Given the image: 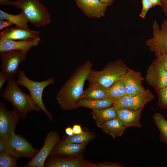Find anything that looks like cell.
Segmentation results:
<instances>
[{"instance_id":"obj_1","label":"cell","mask_w":167,"mask_h":167,"mask_svg":"<svg viewBox=\"0 0 167 167\" xmlns=\"http://www.w3.org/2000/svg\"><path fill=\"white\" fill-rule=\"evenodd\" d=\"M92 66L89 61L79 66L62 86L56 99L62 109L71 110L76 108V104L84 92L85 82Z\"/></svg>"},{"instance_id":"obj_2","label":"cell","mask_w":167,"mask_h":167,"mask_svg":"<svg viewBox=\"0 0 167 167\" xmlns=\"http://www.w3.org/2000/svg\"><path fill=\"white\" fill-rule=\"evenodd\" d=\"M5 88L0 92L1 97L10 102L20 118L24 119L27 114L32 111L40 110L30 94L23 92L14 78L8 80Z\"/></svg>"},{"instance_id":"obj_3","label":"cell","mask_w":167,"mask_h":167,"mask_svg":"<svg viewBox=\"0 0 167 167\" xmlns=\"http://www.w3.org/2000/svg\"><path fill=\"white\" fill-rule=\"evenodd\" d=\"M130 70L121 59L109 63L101 70H91L87 80L89 85L96 84L108 89Z\"/></svg>"},{"instance_id":"obj_4","label":"cell","mask_w":167,"mask_h":167,"mask_svg":"<svg viewBox=\"0 0 167 167\" xmlns=\"http://www.w3.org/2000/svg\"><path fill=\"white\" fill-rule=\"evenodd\" d=\"M9 5L20 9L29 22L40 27L50 24L51 20L47 8L40 0H17L10 1Z\"/></svg>"},{"instance_id":"obj_5","label":"cell","mask_w":167,"mask_h":167,"mask_svg":"<svg viewBox=\"0 0 167 167\" xmlns=\"http://www.w3.org/2000/svg\"><path fill=\"white\" fill-rule=\"evenodd\" d=\"M16 81L19 85H21L28 89L33 100L50 121L52 117L46 109L43 102L42 96L44 89L47 86L53 84L54 79L50 78L41 81H36L30 79L25 74L24 71L19 70Z\"/></svg>"},{"instance_id":"obj_6","label":"cell","mask_w":167,"mask_h":167,"mask_svg":"<svg viewBox=\"0 0 167 167\" xmlns=\"http://www.w3.org/2000/svg\"><path fill=\"white\" fill-rule=\"evenodd\" d=\"M27 53L18 50L0 52L1 60L0 73V89L5 82L14 78L19 72L20 64L25 59Z\"/></svg>"},{"instance_id":"obj_7","label":"cell","mask_w":167,"mask_h":167,"mask_svg":"<svg viewBox=\"0 0 167 167\" xmlns=\"http://www.w3.org/2000/svg\"><path fill=\"white\" fill-rule=\"evenodd\" d=\"M152 29V37L147 40L146 45L156 57L167 54V20L164 19L160 26L154 20Z\"/></svg>"},{"instance_id":"obj_8","label":"cell","mask_w":167,"mask_h":167,"mask_svg":"<svg viewBox=\"0 0 167 167\" xmlns=\"http://www.w3.org/2000/svg\"><path fill=\"white\" fill-rule=\"evenodd\" d=\"M7 152L16 158L26 157L32 159L38 150L23 136L13 132L8 139Z\"/></svg>"},{"instance_id":"obj_9","label":"cell","mask_w":167,"mask_h":167,"mask_svg":"<svg viewBox=\"0 0 167 167\" xmlns=\"http://www.w3.org/2000/svg\"><path fill=\"white\" fill-rule=\"evenodd\" d=\"M154 95L148 89L134 96L126 95L113 103L112 106L116 110L127 108L134 110L142 109L144 105L151 101Z\"/></svg>"},{"instance_id":"obj_10","label":"cell","mask_w":167,"mask_h":167,"mask_svg":"<svg viewBox=\"0 0 167 167\" xmlns=\"http://www.w3.org/2000/svg\"><path fill=\"white\" fill-rule=\"evenodd\" d=\"M59 139L58 134L54 131L46 135L43 147L24 167H43L45 161Z\"/></svg>"},{"instance_id":"obj_11","label":"cell","mask_w":167,"mask_h":167,"mask_svg":"<svg viewBox=\"0 0 167 167\" xmlns=\"http://www.w3.org/2000/svg\"><path fill=\"white\" fill-rule=\"evenodd\" d=\"M20 118L13 110L10 111L5 108L4 104L0 105V137L8 139L15 130Z\"/></svg>"},{"instance_id":"obj_12","label":"cell","mask_w":167,"mask_h":167,"mask_svg":"<svg viewBox=\"0 0 167 167\" xmlns=\"http://www.w3.org/2000/svg\"><path fill=\"white\" fill-rule=\"evenodd\" d=\"M146 79L157 92L167 86V71L152 63L148 68Z\"/></svg>"},{"instance_id":"obj_13","label":"cell","mask_w":167,"mask_h":167,"mask_svg":"<svg viewBox=\"0 0 167 167\" xmlns=\"http://www.w3.org/2000/svg\"><path fill=\"white\" fill-rule=\"evenodd\" d=\"M78 6L89 18L103 17L108 5L99 0H75Z\"/></svg>"},{"instance_id":"obj_14","label":"cell","mask_w":167,"mask_h":167,"mask_svg":"<svg viewBox=\"0 0 167 167\" xmlns=\"http://www.w3.org/2000/svg\"><path fill=\"white\" fill-rule=\"evenodd\" d=\"M126 95L134 96L144 91L142 83L144 79L141 73L130 69L123 76Z\"/></svg>"},{"instance_id":"obj_15","label":"cell","mask_w":167,"mask_h":167,"mask_svg":"<svg viewBox=\"0 0 167 167\" xmlns=\"http://www.w3.org/2000/svg\"><path fill=\"white\" fill-rule=\"evenodd\" d=\"M40 32L17 27L7 28L0 33V40H25L39 37Z\"/></svg>"},{"instance_id":"obj_16","label":"cell","mask_w":167,"mask_h":167,"mask_svg":"<svg viewBox=\"0 0 167 167\" xmlns=\"http://www.w3.org/2000/svg\"><path fill=\"white\" fill-rule=\"evenodd\" d=\"M40 41V37L25 40H0V52L11 50H18L28 53L32 47L38 45Z\"/></svg>"},{"instance_id":"obj_17","label":"cell","mask_w":167,"mask_h":167,"mask_svg":"<svg viewBox=\"0 0 167 167\" xmlns=\"http://www.w3.org/2000/svg\"><path fill=\"white\" fill-rule=\"evenodd\" d=\"M142 109L134 110L127 108L117 110V118L126 128L130 127H141L140 122Z\"/></svg>"},{"instance_id":"obj_18","label":"cell","mask_w":167,"mask_h":167,"mask_svg":"<svg viewBox=\"0 0 167 167\" xmlns=\"http://www.w3.org/2000/svg\"><path fill=\"white\" fill-rule=\"evenodd\" d=\"M95 164L88 162L81 158L58 157L53 158L47 164L49 167H94Z\"/></svg>"},{"instance_id":"obj_19","label":"cell","mask_w":167,"mask_h":167,"mask_svg":"<svg viewBox=\"0 0 167 167\" xmlns=\"http://www.w3.org/2000/svg\"><path fill=\"white\" fill-rule=\"evenodd\" d=\"M85 143H67L62 141L52 151L56 155H74L78 154L83 151L86 144Z\"/></svg>"},{"instance_id":"obj_20","label":"cell","mask_w":167,"mask_h":167,"mask_svg":"<svg viewBox=\"0 0 167 167\" xmlns=\"http://www.w3.org/2000/svg\"><path fill=\"white\" fill-rule=\"evenodd\" d=\"M93 119L97 126L100 127L105 123L117 117V110L112 105L102 109L92 110Z\"/></svg>"},{"instance_id":"obj_21","label":"cell","mask_w":167,"mask_h":167,"mask_svg":"<svg viewBox=\"0 0 167 167\" xmlns=\"http://www.w3.org/2000/svg\"><path fill=\"white\" fill-rule=\"evenodd\" d=\"M113 102L109 99H92L82 98L76 104V108L85 107L92 110H98L109 107L112 105Z\"/></svg>"},{"instance_id":"obj_22","label":"cell","mask_w":167,"mask_h":167,"mask_svg":"<svg viewBox=\"0 0 167 167\" xmlns=\"http://www.w3.org/2000/svg\"><path fill=\"white\" fill-rule=\"evenodd\" d=\"M100 128L113 138L121 136L126 128L117 118L105 123Z\"/></svg>"},{"instance_id":"obj_23","label":"cell","mask_w":167,"mask_h":167,"mask_svg":"<svg viewBox=\"0 0 167 167\" xmlns=\"http://www.w3.org/2000/svg\"><path fill=\"white\" fill-rule=\"evenodd\" d=\"M7 20L11 22L16 27L24 29H29L28 23V20L22 12L17 15H12L0 10V20Z\"/></svg>"},{"instance_id":"obj_24","label":"cell","mask_w":167,"mask_h":167,"mask_svg":"<svg viewBox=\"0 0 167 167\" xmlns=\"http://www.w3.org/2000/svg\"><path fill=\"white\" fill-rule=\"evenodd\" d=\"M107 95L108 98L113 103L126 95L123 77L107 89Z\"/></svg>"},{"instance_id":"obj_25","label":"cell","mask_w":167,"mask_h":167,"mask_svg":"<svg viewBox=\"0 0 167 167\" xmlns=\"http://www.w3.org/2000/svg\"><path fill=\"white\" fill-rule=\"evenodd\" d=\"M107 91V89L98 85L89 86L88 88L84 91L81 98L97 100L108 99Z\"/></svg>"},{"instance_id":"obj_26","label":"cell","mask_w":167,"mask_h":167,"mask_svg":"<svg viewBox=\"0 0 167 167\" xmlns=\"http://www.w3.org/2000/svg\"><path fill=\"white\" fill-rule=\"evenodd\" d=\"M152 118L159 131L161 142L167 145V120L159 113H155Z\"/></svg>"},{"instance_id":"obj_27","label":"cell","mask_w":167,"mask_h":167,"mask_svg":"<svg viewBox=\"0 0 167 167\" xmlns=\"http://www.w3.org/2000/svg\"><path fill=\"white\" fill-rule=\"evenodd\" d=\"M94 136L93 134L85 132L78 135H75L71 136L65 137L63 141L67 143H88L93 139Z\"/></svg>"},{"instance_id":"obj_28","label":"cell","mask_w":167,"mask_h":167,"mask_svg":"<svg viewBox=\"0 0 167 167\" xmlns=\"http://www.w3.org/2000/svg\"><path fill=\"white\" fill-rule=\"evenodd\" d=\"M17 158L8 152L0 153V167H17Z\"/></svg>"},{"instance_id":"obj_29","label":"cell","mask_w":167,"mask_h":167,"mask_svg":"<svg viewBox=\"0 0 167 167\" xmlns=\"http://www.w3.org/2000/svg\"><path fill=\"white\" fill-rule=\"evenodd\" d=\"M157 92L158 97L159 106L162 109H167V86Z\"/></svg>"},{"instance_id":"obj_30","label":"cell","mask_w":167,"mask_h":167,"mask_svg":"<svg viewBox=\"0 0 167 167\" xmlns=\"http://www.w3.org/2000/svg\"><path fill=\"white\" fill-rule=\"evenodd\" d=\"M156 57L152 63L167 71V54L161 55Z\"/></svg>"},{"instance_id":"obj_31","label":"cell","mask_w":167,"mask_h":167,"mask_svg":"<svg viewBox=\"0 0 167 167\" xmlns=\"http://www.w3.org/2000/svg\"><path fill=\"white\" fill-rule=\"evenodd\" d=\"M142 9L139 16L144 18L149 10L153 7L152 4L149 0H142Z\"/></svg>"},{"instance_id":"obj_32","label":"cell","mask_w":167,"mask_h":167,"mask_svg":"<svg viewBox=\"0 0 167 167\" xmlns=\"http://www.w3.org/2000/svg\"><path fill=\"white\" fill-rule=\"evenodd\" d=\"M123 165L117 162H101L95 164L94 167H123Z\"/></svg>"},{"instance_id":"obj_33","label":"cell","mask_w":167,"mask_h":167,"mask_svg":"<svg viewBox=\"0 0 167 167\" xmlns=\"http://www.w3.org/2000/svg\"><path fill=\"white\" fill-rule=\"evenodd\" d=\"M8 146V139L0 137V153L7 152Z\"/></svg>"},{"instance_id":"obj_34","label":"cell","mask_w":167,"mask_h":167,"mask_svg":"<svg viewBox=\"0 0 167 167\" xmlns=\"http://www.w3.org/2000/svg\"><path fill=\"white\" fill-rule=\"evenodd\" d=\"M13 24L11 22L6 20H0V30L10 26Z\"/></svg>"},{"instance_id":"obj_35","label":"cell","mask_w":167,"mask_h":167,"mask_svg":"<svg viewBox=\"0 0 167 167\" xmlns=\"http://www.w3.org/2000/svg\"><path fill=\"white\" fill-rule=\"evenodd\" d=\"M72 128L75 135L82 134L84 132L82 131L81 126L79 125H74Z\"/></svg>"},{"instance_id":"obj_36","label":"cell","mask_w":167,"mask_h":167,"mask_svg":"<svg viewBox=\"0 0 167 167\" xmlns=\"http://www.w3.org/2000/svg\"><path fill=\"white\" fill-rule=\"evenodd\" d=\"M65 131L68 136H71L75 135L72 128L70 127H68L66 128Z\"/></svg>"},{"instance_id":"obj_37","label":"cell","mask_w":167,"mask_h":167,"mask_svg":"<svg viewBox=\"0 0 167 167\" xmlns=\"http://www.w3.org/2000/svg\"><path fill=\"white\" fill-rule=\"evenodd\" d=\"M152 4L153 7L156 5L161 6L162 4L161 0H149Z\"/></svg>"},{"instance_id":"obj_38","label":"cell","mask_w":167,"mask_h":167,"mask_svg":"<svg viewBox=\"0 0 167 167\" xmlns=\"http://www.w3.org/2000/svg\"><path fill=\"white\" fill-rule=\"evenodd\" d=\"M101 2L106 4L108 6H110L112 4L114 0H99Z\"/></svg>"},{"instance_id":"obj_39","label":"cell","mask_w":167,"mask_h":167,"mask_svg":"<svg viewBox=\"0 0 167 167\" xmlns=\"http://www.w3.org/2000/svg\"><path fill=\"white\" fill-rule=\"evenodd\" d=\"M10 2L9 0H0V4L2 5H9Z\"/></svg>"},{"instance_id":"obj_40","label":"cell","mask_w":167,"mask_h":167,"mask_svg":"<svg viewBox=\"0 0 167 167\" xmlns=\"http://www.w3.org/2000/svg\"><path fill=\"white\" fill-rule=\"evenodd\" d=\"M162 9L165 8L167 6V0H161Z\"/></svg>"},{"instance_id":"obj_41","label":"cell","mask_w":167,"mask_h":167,"mask_svg":"<svg viewBox=\"0 0 167 167\" xmlns=\"http://www.w3.org/2000/svg\"><path fill=\"white\" fill-rule=\"evenodd\" d=\"M163 12L166 16V19L167 20V6L165 8L163 9Z\"/></svg>"}]
</instances>
